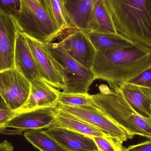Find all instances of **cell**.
Returning <instances> with one entry per match:
<instances>
[{
    "instance_id": "6da1fadb",
    "label": "cell",
    "mask_w": 151,
    "mask_h": 151,
    "mask_svg": "<svg viewBox=\"0 0 151 151\" xmlns=\"http://www.w3.org/2000/svg\"><path fill=\"white\" fill-rule=\"evenodd\" d=\"M151 68V50L133 46L96 51L92 70L96 79L119 88Z\"/></svg>"
},
{
    "instance_id": "7a4b0ae2",
    "label": "cell",
    "mask_w": 151,
    "mask_h": 151,
    "mask_svg": "<svg viewBox=\"0 0 151 151\" xmlns=\"http://www.w3.org/2000/svg\"><path fill=\"white\" fill-rule=\"evenodd\" d=\"M119 34L151 50V0H106Z\"/></svg>"
},
{
    "instance_id": "3957f363",
    "label": "cell",
    "mask_w": 151,
    "mask_h": 151,
    "mask_svg": "<svg viewBox=\"0 0 151 151\" xmlns=\"http://www.w3.org/2000/svg\"><path fill=\"white\" fill-rule=\"evenodd\" d=\"M100 92L91 95L96 106L131 138L137 135L151 139V118L143 117L127 103L119 88L101 86Z\"/></svg>"
},
{
    "instance_id": "277c9868",
    "label": "cell",
    "mask_w": 151,
    "mask_h": 151,
    "mask_svg": "<svg viewBox=\"0 0 151 151\" xmlns=\"http://www.w3.org/2000/svg\"><path fill=\"white\" fill-rule=\"evenodd\" d=\"M20 3L14 17L23 34L47 44L63 32L39 0H20Z\"/></svg>"
},
{
    "instance_id": "5b68a950",
    "label": "cell",
    "mask_w": 151,
    "mask_h": 151,
    "mask_svg": "<svg viewBox=\"0 0 151 151\" xmlns=\"http://www.w3.org/2000/svg\"><path fill=\"white\" fill-rule=\"evenodd\" d=\"M45 44L55 67L63 80V92L88 93L90 86L96 80L92 70L84 67L72 57L60 42Z\"/></svg>"
},
{
    "instance_id": "8992f818",
    "label": "cell",
    "mask_w": 151,
    "mask_h": 151,
    "mask_svg": "<svg viewBox=\"0 0 151 151\" xmlns=\"http://www.w3.org/2000/svg\"><path fill=\"white\" fill-rule=\"evenodd\" d=\"M57 107H43L16 114L0 129V134L21 135L27 130L48 129L55 119Z\"/></svg>"
},
{
    "instance_id": "52a82bcc",
    "label": "cell",
    "mask_w": 151,
    "mask_h": 151,
    "mask_svg": "<svg viewBox=\"0 0 151 151\" xmlns=\"http://www.w3.org/2000/svg\"><path fill=\"white\" fill-rule=\"evenodd\" d=\"M57 107L89 123L122 143L131 139L124 130L104 114L96 105L67 106L58 104Z\"/></svg>"
},
{
    "instance_id": "ba28073f",
    "label": "cell",
    "mask_w": 151,
    "mask_h": 151,
    "mask_svg": "<svg viewBox=\"0 0 151 151\" xmlns=\"http://www.w3.org/2000/svg\"><path fill=\"white\" fill-rule=\"evenodd\" d=\"M30 90V82L15 67L0 71V94L12 111L24 104Z\"/></svg>"
},
{
    "instance_id": "9c48e42d",
    "label": "cell",
    "mask_w": 151,
    "mask_h": 151,
    "mask_svg": "<svg viewBox=\"0 0 151 151\" xmlns=\"http://www.w3.org/2000/svg\"><path fill=\"white\" fill-rule=\"evenodd\" d=\"M19 28L13 16L0 12V71L14 67V53Z\"/></svg>"
},
{
    "instance_id": "30bf717a",
    "label": "cell",
    "mask_w": 151,
    "mask_h": 151,
    "mask_svg": "<svg viewBox=\"0 0 151 151\" xmlns=\"http://www.w3.org/2000/svg\"><path fill=\"white\" fill-rule=\"evenodd\" d=\"M67 53L82 65L92 69L96 51L86 32L76 31L60 41Z\"/></svg>"
},
{
    "instance_id": "8fae6325",
    "label": "cell",
    "mask_w": 151,
    "mask_h": 151,
    "mask_svg": "<svg viewBox=\"0 0 151 151\" xmlns=\"http://www.w3.org/2000/svg\"><path fill=\"white\" fill-rule=\"evenodd\" d=\"M24 36L36 61L41 78L55 88L63 90V80L54 65L46 44Z\"/></svg>"
},
{
    "instance_id": "7c38bea8",
    "label": "cell",
    "mask_w": 151,
    "mask_h": 151,
    "mask_svg": "<svg viewBox=\"0 0 151 151\" xmlns=\"http://www.w3.org/2000/svg\"><path fill=\"white\" fill-rule=\"evenodd\" d=\"M30 83L31 90L28 99L16 112L43 107H57L60 91L41 77L36 78Z\"/></svg>"
},
{
    "instance_id": "4fadbf2b",
    "label": "cell",
    "mask_w": 151,
    "mask_h": 151,
    "mask_svg": "<svg viewBox=\"0 0 151 151\" xmlns=\"http://www.w3.org/2000/svg\"><path fill=\"white\" fill-rule=\"evenodd\" d=\"M45 131L67 151H99L92 137L86 135L55 126Z\"/></svg>"
},
{
    "instance_id": "5bb4252c",
    "label": "cell",
    "mask_w": 151,
    "mask_h": 151,
    "mask_svg": "<svg viewBox=\"0 0 151 151\" xmlns=\"http://www.w3.org/2000/svg\"><path fill=\"white\" fill-rule=\"evenodd\" d=\"M14 67L29 81L40 77L36 61L24 35L19 31L14 53Z\"/></svg>"
},
{
    "instance_id": "9a60e30c",
    "label": "cell",
    "mask_w": 151,
    "mask_h": 151,
    "mask_svg": "<svg viewBox=\"0 0 151 151\" xmlns=\"http://www.w3.org/2000/svg\"><path fill=\"white\" fill-rule=\"evenodd\" d=\"M97 0H69L65 4L69 28L90 31L91 13Z\"/></svg>"
},
{
    "instance_id": "2e32d148",
    "label": "cell",
    "mask_w": 151,
    "mask_h": 151,
    "mask_svg": "<svg viewBox=\"0 0 151 151\" xmlns=\"http://www.w3.org/2000/svg\"><path fill=\"white\" fill-rule=\"evenodd\" d=\"M129 105L143 117L151 118V90L145 87L126 83L119 87Z\"/></svg>"
},
{
    "instance_id": "e0dca14e",
    "label": "cell",
    "mask_w": 151,
    "mask_h": 151,
    "mask_svg": "<svg viewBox=\"0 0 151 151\" xmlns=\"http://www.w3.org/2000/svg\"><path fill=\"white\" fill-rule=\"evenodd\" d=\"M52 126L68 129L91 137L108 136L89 123L58 107L55 119Z\"/></svg>"
},
{
    "instance_id": "ac0fdd59",
    "label": "cell",
    "mask_w": 151,
    "mask_h": 151,
    "mask_svg": "<svg viewBox=\"0 0 151 151\" xmlns=\"http://www.w3.org/2000/svg\"><path fill=\"white\" fill-rule=\"evenodd\" d=\"M90 31L119 34L106 0L96 1L91 13Z\"/></svg>"
},
{
    "instance_id": "d6986e66",
    "label": "cell",
    "mask_w": 151,
    "mask_h": 151,
    "mask_svg": "<svg viewBox=\"0 0 151 151\" xmlns=\"http://www.w3.org/2000/svg\"><path fill=\"white\" fill-rule=\"evenodd\" d=\"M86 33L96 51L98 52L134 46L119 34L104 33L93 31L87 32Z\"/></svg>"
},
{
    "instance_id": "ffe728a7",
    "label": "cell",
    "mask_w": 151,
    "mask_h": 151,
    "mask_svg": "<svg viewBox=\"0 0 151 151\" xmlns=\"http://www.w3.org/2000/svg\"><path fill=\"white\" fill-rule=\"evenodd\" d=\"M24 136L40 151H67L42 129L27 130L24 133Z\"/></svg>"
},
{
    "instance_id": "44dd1931",
    "label": "cell",
    "mask_w": 151,
    "mask_h": 151,
    "mask_svg": "<svg viewBox=\"0 0 151 151\" xmlns=\"http://www.w3.org/2000/svg\"><path fill=\"white\" fill-rule=\"evenodd\" d=\"M39 1L62 32L69 28V20L63 0Z\"/></svg>"
},
{
    "instance_id": "7402d4cb",
    "label": "cell",
    "mask_w": 151,
    "mask_h": 151,
    "mask_svg": "<svg viewBox=\"0 0 151 151\" xmlns=\"http://www.w3.org/2000/svg\"><path fill=\"white\" fill-rule=\"evenodd\" d=\"M58 104L67 106H82L96 105L91 98V95L88 93H65L59 91Z\"/></svg>"
},
{
    "instance_id": "603a6c76",
    "label": "cell",
    "mask_w": 151,
    "mask_h": 151,
    "mask_svg": "<svg viewBox=\"0 0 151 151\" xmlns=\"http://www.w3.org/2000/svg\"><path fill=\"white\" fill-rule=\"evenodd\" d=\"M99 151H123L122 144L110 137H92Z\"/></svg>"
},
{
    "instance_id": "cb8c5ba5",
    "label": "cell",
    "mask_w": 151,
    "mask_h": 151,
    "mask_svg": "<svg viewBox=\"0 0 151 151\" xmlns=\"http://www.w3.org/2000/svg\"><path fill=\"white\" fill-rule=\"evenodd\" d=\"M20 0H0V12L15 17L20 9Z\"/></svg>"
},
{
    "instance_id": "d4e9b609",
    "label": "cell",
    "mask_w": 151,
    "mask_h": 151,
    "mask_svg": "<svg viewBox=\"0 0 151 151\" xmlns=\"http://www.w3.org/2000/svg\"><path fill=\"white\" fill-rule=\"evenodd\" d=\"M127 83L145 87L151 90V68L143 72Z\"/></svg>"
},
{
    "instance_id": "484cf974",
    "label": "cell",
    "mask_w": 151,
    "mask_h": 151,
    "mask_svg": "<svg viewBox=\"0 0 151 151\" xmlns=\"http://www.w3.org/2000/svg\"><path fill=\"white\" fill-rule=\"evenodd\" d=\"M123 151H151V139L141 143L130 145L124 148Z\"/></svg>"
},
{
    "instance_id": "4316f807",
    "label": "cell",
    "mask_w": 151,
    "mask_h": 151,
    "mask_svg": "<svg viewBox=\"0 0 151 151\" xmlns=\"http://www.w3.org/2000/svg\"><path fill=\"white\" fill-rule=\"evenodd\" d=\"M16 113V111L11 110L0 111V129L12 118Z\"/></svg>"
},
{
    "instance_id": "83f0119b",
    "label": "cell",
    "mask_w": 151,
    "mask_h": 151,
    "mask_svg": "<svg viewBox=\"0 0 151 151\" xmlns=\"http://www.w3.org/2000/svg\"><path fill=\"white\" fill-rule=\"evenodd\" d=\"M0 151H14V148L11 143L5 140L0 142Z\"/></svg>"
},
{
    "instance_id": "f1b7e54d",
    "label": "cell",
    "mask_w": 151,
    "mask_h": 151,
    "mask_svg": "<svg viewBox=\"0 0 151 151\" xmlns=\"http://www.w3.org/2000/svg\"><path fill=\"white\" fill-rule=\"evenodd\" d=\"M10 110L0 94V111Z\"/></svg>"
},
{
    "instance_id": "f546056e",
    "label": "cell",
    "mask_w": 151,
    "mask_h": 151,
    "mask_svg": "<svg viewBox=\"0 0 151 151\" xmlns=\"http://www.w3.org/2000/svg\"><path fill=\"white\" fill-rule=\"evenodd\" d=\"M69 0H63L65 4L66 3V2L69 1Z\"/></svg>"
}]
</instances>
